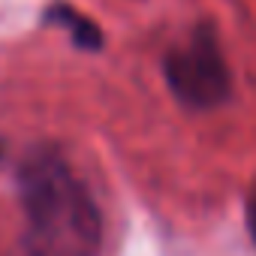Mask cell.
<instances>
[{"mask_svg": "<svg viewBox=\"0 0 256 256\" xmlns=\"http://www.w3.org/2000/svg\"><path fill=\"white\" fill-rule=\"evenodd\" d=\"M18 202L24 256H100L102 214L88 184L58 151L40 148L22 163Z\"/></svg>", "mask_w": 256, "mask_h": 256, "instance_id": "6da1fadb", "label": "cell"}, {"mask_svg": "<svg viewBox=\"0 0 256 256\" xmlns=\"http://www.w3.org/2000/svg\"><path fill=\"white\" fill-rule=\"evenodd\" d=\"M163 76L169 90L196 112L217 108L232 94V76L211 24H196L184 42L166 52Z\"/></svg>", "mask_w": 256, "mask_h": 256, "instance_id": "7a4b0ae2", "label": "cell"}, {"mask_svg": "<svg viewBox=\"0 0 256 256\" xmlns=\"http://www.w3.org/2000/svg\"><path fill=\"white\" fill-rule=\"evenodd\" d=\"M46 22L54 24V28H60V30H66L72 36V42L78 48H84V52H100V46H102L100 24L90 22L88 16H82L78 10H72L70 4H52L46 10Z\"/></svg>", "mask_w": 256, "mask_h": 256, "instance_id": "3957f363", "label": "cell"}, {"mask_svg": "<svg viewBox=\"0 0 256 256\" xmlns=\"http://www.w3.org/2000/svg\"><path fill=\"white\" fill-rule=\"evenodd\" d=\"M247 220H250V232H253V241H256V184H253L250 199H247Z\"/></svg>", "mask_w": 256, "mask_h": 256, "instance_id": "277c9868", "label": "cell"}]
</instances>
